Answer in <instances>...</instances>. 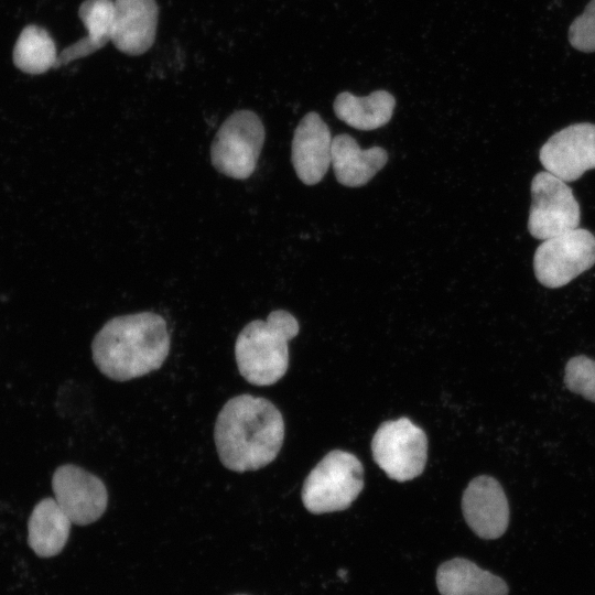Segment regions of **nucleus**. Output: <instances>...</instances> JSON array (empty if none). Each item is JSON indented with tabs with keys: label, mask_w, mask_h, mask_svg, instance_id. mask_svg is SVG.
<instances>
[{
	"label": "nucleus",
	"mask_w": 595,
	"mask_h": 595,
	"mask_svg": "<svg viewBox=\"0 0 595 595\" xmlns=\"http://www.w3.org/2000/svg\"><path fill=\"white\" fill-rule=\"evenodd\" d=\"M221 464L234 472L257 470L270 464L284 440L281 412L269 400L251 394L229 399L214 430Z\"/></svg>",
	"instance_id": "nucleus-1"
},
{
	"label": "nucleus",
	"mask_w": 595,
	"mask_h": 595,
	"mask_svg": "<svg viewBox=\"0 0 595 595\" xmlns=\"http://www.w3.org/2000/svg\"><path fill=\"white\" fill-rule=\"evenodd\" d=\"M165 320L140 312L109 320L95 335L91 356L106 377L127 381L159 369L170 351Z\"/></svg>",
	"instance_id": "nucleus-2"
},
{
	"label": "nucleus",
	"mask_w": 595,
	"mask_h": 595,
	"mask_svg": "<svg viewBox=\"0 0 595 595\" xmlns=\"http://www.w3.org/2000/svg\"><path fill=\"white\" fill-rule=\"evenodd\" d=\"M298 333L299 322L285 310L272 311L266 321L248 323L235 344L240 375L255 386H271L279 381L289 367L288 343Z\"/></svg>",
	"instance_id": "nucleus-3"
},
{
	"label": "nucleus",
	"mask_w": 595,
	"mask_h": 595,
	"mask_svg": "<svg viewBox=\"0 0 595 595\" xmlns=\"http://www.w3.org/2000/svg\"><path fill=\"white\" fill-rule=\"evenodd\" d=\"M364 488V467L351 453L334 450L310 472L302 487L304 507L314 515L347 509Z\"/></svg>",
	"instance_id": "nucleus-4"
},
{
	"label": "nucleus",
	"mask_w": 595,
	"mask_h": 595,
	"mask_svg": "<svg viewBox=\"0 0 595 595\" xmlns=\"http://www.w3.org/2000/svg\"><path fill=\"white\" fill-rule=\"evenodd\" d=\"M264 137V127L253 111L244 109L232 112L212 142L213 166L228 177L248 178L257 166Z\"/></svg>",
	"instance_id": "nucleus-5"
},
{
	"label": "nucleus",
	"mask_w": 595,
	"mask_h": 595,
	"mask_svg": "<svg viewBox=\"0 0 595 595\" xmlns=\"http://www.w3.org/2000/svg\"><path fill=\"white\" fill-rule=\"evenodd\" d=\"M376 464L397 482H408L422 474L428 459V437L410 419L386 421L371 441Z\"/></svg>",
	"instance_id": "nucleus-6"
},
{
	"label": "nucleus",
	"mask_w": 595,
	"mask_h": 595,
	"mask_svg": "<svg viewBox=\"0 0 595 595\" xmlns=\"http://www.w3.org/2000/svg\"><path fill=\"white\" fill-rule=\"evenodd\" d=\"M595 264V236L575 228L542 240L533 257L538 281L551 289L561 288Z\"/></svg>",
	"instance_id": "nucleus-7"
},
{
	"label": "nucleus",
	"mask_w": 595,
	"mask_h": 595,
	"mask_svg": "<svg viewBox=\"0 0 595 595\" xmlns=\"http://www.w3.org/2000/svg\"><path fill=\"white\" fill-rule=\"evenodd\" d=\"M531 195V236L545 240L578 227L580 205L566 182L548 171L539 172L532 178Z\"/></svg>",
	"instance_id": "nucleus-8"
},
{
	"label": "nucleus",
	"mask_w": 595,
	"mask_h": 595,
	"mask_svg": "<svg viewBox=\"0 0 595 595\" xmlns=\"http://www.w3.org/2000/svg\"><path fill=\"white\" fill-rule=\"evenodd\" d=\"M55 500L72 523L86 526L97 521L106 511L108 491L94 474L73 464L56 468L52 477Z\"/></svg>",
	"instance_id": "nucleus-9"
},
{
	"label": "nucleus",
	"mask_w": 595,
	"mask_h": 595,
	"mask_svg": "<svg viewBox=\"0 0 595 595\" xmlns=\"http://www.w3.org/2000/svg\"><path fill=\"white\" fill-rule=\"evenodd\" d=\"M545 171L564 182L580 178L595 169V125H571L554 133L540 149Z\"/></svg>",
	"instance_id": "nucleus-10"
},
{
	"label": "nucleus",
	"mask_w": 595,
	"mask_h": 595,
	"mask_svg": "<svg viewBox=\"0 0 595 595\" xmlns=\"http://www.w3.org/2000/svg\"><path fill=\"white\" fill-rule=\"evenodd\" d=\"M468 527L483 539L501 537L509 523V506L500 484L482 475L472 479L462 498Z\"/></svg>",
	"instance_id": "nucleus-11"
},
{
	"label": "nucleus",
	"mask_w": 595,
	"mask_h": 595,
	"mask_svg": "<svg viewBox=\"0 0 595 595\" xmlns=\"http://www.w3.org/2000/svg\"><path fill=\"white\" fill-rule=\"evenodd\" d=\"M332 136L316 112L306 113L294 130L291 160L298 177L306 185L318 183L332 159Z\"/></svg>",
	"instance_id": "nucleus-12"
},
{
	"label": "nucleus",
	"mask_w": 595,
	"mask_h": 595,
	"mask_svg": "<svg viewBox=\"0 0 595 595\" xmlns=\"http://www.w3.org/2000/svg\"><path fill=\"white\" fill-rule=\"evenodd\" d=\"M158 17L155 0H113L111 42L131 56L145 53L155 40Z\"/></svg>",
	"instance_id": "nucleus-13"
},
{
	"label": "nucleus",
	"mask_w": 595,
	"mask_h": 595,
	"mask_svg": "<svg viewBox=\"0 0 595 595\" xmlns=\"http://www.w3.org/2000/svg\"><path fill=\"white\" fill-rule=\"evenodd\" d=\"M388 161L383 148L361 149L349 134L342 133L332 140V159L336 180L344 186L358 187L368 183Z\"/></svg>",
	"instance_id": "nucleus-14"
},
{
	"label": "nucleus",
	"mask_w": 595,
	"mask_h": 595,
	"mask_svg": "<svg viewBox=\"0 0 595 595\" xmlns=\"http://www.w3.org/2000/svg\"><path fill=\"white\" fill-rule=\"evenodd\" d=\"M436 585L441 595L508 594L502 578L462 558L448 560L439 566Z\"/></svg>",
	"instance_id": "nucleus-15"
},
{
	"label": "nucleus",
	"mask_w": 595,
	"mask_h": 595,
	"mask_svg": "<svg viewBox=\"0 0 595 595\" xmlns=\"http://www.w3.org/2000/svg\"><path fill=\"white\" fill-rule=\"evenodd\" d=\"M72 521L62 510L55 498L39 501L29 519L28 542L41 558L58 554L65 547Z\"/></svg>",
	"instance_id": "nucleus-16"
},
{
	"label": "nucleus",
	"mask_w": 595,
	"mask_h": 595,
	"mask_svg": "<svg viewBox=\"0 0 595 595\" xmlns=\"http://www.w3.org/2000/svg\"><path fill=\"white\" fill-rule=\"evenodd\" d=\"M78 15L88 33L85 37L63 50L57 55L54 67L86 57L111 41L113 0H85L79 7Z\"/></svg>",
	"instance_id": "nucleus-17"
},
{
	"label": "nucleus",
	"mask_w": 595,
	"mask_h": 595,
	"mask_svg": "<svg viewBox=\"0 0 595 595\" xmlns=\"http://www.w3.org/2000/svg\"><path fill=\"white\" fill-rule=\"evenodd\" d=\"M394 97L387 90H376L366 97H357L348 91L340 93L334 101V112L338 119L358 130H375L392 117Z\"/></svg>",
	"instance_id": "nucleus-18"
},
{
	"label": "nucleus",
	"mask_w": 595,
	"mask_h": 595,
	"mask_svg": "<svg viewBox=\"0 0 595 595\" xmlns=\"http://www.w3.org/2000/svg\"><path fill=\"white\" fill-rule=\"evenodd\" d=\"M56 61L55 43L44 29L28 25L22 30L13 50V62L19 69L42 74L54 67Z\"/></svg>",
	"instance_id": "nucleus-19"
},
{
	"label": "nucleus",
	"mask_w": 595,
	"mask_h": 595,
	"mask_svg": "<svg viewBox=\"0 0 595 595\" xmlns=\"http://www.w3.org/2000/svg\"><path fill=\"white\" fill-rule=\"evenodd\" d=\"M564 382L572 392L595 402V360L583 355L571 358L565 366Z\"/></svg>",
	"instance_id": "nucleus-20"
},
{
	"label": "nucleus",
	"mask_w": 595,
	"mask_h": 595,
	"mask_svg": "<svg viewBox=\"0 0 595 595\" xmlns=\"http://www.w3.org/2000/svg\"><path fill=\"white\" fill-rule=\"evenodd\" d=\"M569 40L571 45L581 52H595V0L572 22Z\"/></svg>",
	"instance_id": "nucleus-21"
},
{
	"label": "nucleus",
	"mask_w": 595,
	"mask_h": 595,
	"mask_svg": "<svg viewBox=\"0 0 595 595\" xmlns=\"http://www.w3.org/2000/svg\"><path fill=\"white\" fill-rule=\"evenodd\" d=\"M238 595H241V594H238Z\"/></svg>",
	"instance_id": "nucleus-22"
}]
</instances>
